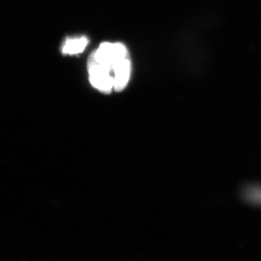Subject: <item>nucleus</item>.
<instances>
[{
	"mask_svg": "<svg viewBox=\"0 0 261 261\" xmlns=\"http://www.w3.org/2000/svg\"><path fill=\"white\" fill-rule=\"evenodd\" d=\"M88 43V39L86 37L66 39L62 47V53L70 56L80 54L83 53Z\"/></svg>",
	"mask_w": 261,
	"mask_h": 261,
	"instance_id": "obj_5",
	"label": "nucleus"
},
{
	"mask_svg": "<svg viewBox=\"0 0 261 261\" xmlns=\"http://www.w3.org/2000/svg\"><path fill=\"white\" fill-rule=\"evenodd\" d=\"M132 71L130 58H127L118 63L113 70L114 75V91L121 92L126 88L129 82Z\"/></svg>",
	"mask_w": 261,
	"mask_h": 261,
	"instance_id": "obj_3",
	"label": "nucleus"
},
{
	"mask_svg": "<svg viewBox=\"0 0 261 261\" xmlns=\"http://www.w3.org/2000/svg\"><path fill=\"white\" fill-rule=\"evenodd\" d=\"M88 68L89 82L92 87L102 93L109 94L114 90V75L113 70L106 65L98 63L93 53L89 57Z\"/></svg>",
	"mask_w": 261,
	"mask_h": 261,
	"instance_id": "obj_1",
	"label": "nucleus"
},
{
	"mask_svg": "<svg viewBox=\"0 0 261 261\" xmlns=\"http://www.w3.org/2000/svg\"><path fill=\"white\" fill-rule=\"evenodd\" d=\"M92 53L98 63L109 67L113 72L119 62L129 58L128 49L121 43H102Z\"/></svg>",
	"mask_w": 261,
	"mask_h": 261,
	"instance_id": "obj_2",
	"label": "nucleus"
},
{
	"mask_svg": "<svg viewBox=\"0 0 261 261\" xmlns=\"http://www.w3.org/2000/svg\"><path fill=\"white\" fill-rule=\"evenodd\" d=\"M243 200L250 205L261 207V184H249L241 192Z\"/></svg>",
	"mask_w": 261,
	"mask_h": 261,
	"instance_id": "obj_4",
	"label": "nucleus"
}]
</instances>
